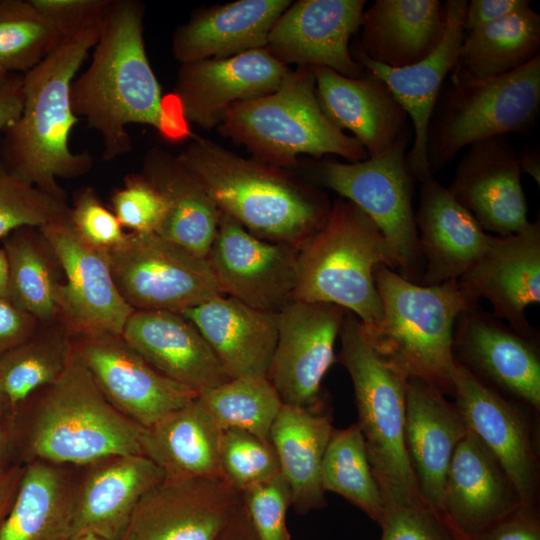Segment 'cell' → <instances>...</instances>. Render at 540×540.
I'll list each match as a JSON object with an SVG mask.
<instances>
[{
  "label": "cell",
  "instance_id": "6da1fadb",
  "mask_svg": "<svg viewBox=\"0 0 540 540\" xmlns=\"http://www.w3.org/2000/svg\"><path fill=\"white\" fill-rule=\"evenodd\" d=\"M144 5L111 0L86 70L71 84V105L103 143L102 158L113 160L132 150L130 124L160 133L163 99L143 39Z\"/></svg>",
  "mask_w": 540,
  "mask_h": 540
},
{
  "label": "cell",
  "instance_id": "7a4b0ae2",
  "mask_svg": "<svg viewBox=\"0 0 540 540\" xmlns=\"http://www.w3.org/2000/svg\"><path fill=\"white\" fill-rule=\"evenodd\" d=\"M178 157L221 213L260 239L299 247L329 216L326 194L287 169L243 158L199 136Z\"/></svg>",
  "mask_w": 540,
  "mask_h": 540
},
{
  "label": "cell",
  "instance_id": "3957f363",
  "mask_svg": "<svg viewBox=\"0 0 540 540\" xmlns=\"http://www.w3.org/2000/svg\"><path fill=\"white\" fill-rule=\"evenodd\" d=\"M100 28L101 24L64 39L23 75L22 112L0 141V157L12 173L57 197L66 198L57 178L82 176L94 164L88 152L70 149V133L78 122L70 92L76 73L99 39Z\"/></svg>",
  "mask_w": 540,
  "mask_h": 540
},
{
  "label": "cell",
  "instance_id": "277c9868",
  "mask_svg": "<svg viewBox=\"0 0 540 540\" xmlns=\"http://www.w3.org/2000/svg\"><path fill=\"white\" fill-rule=\"evenodd\" d=\"M374 278L382 317L376 327L364 328L373 348L405 378L453 394L454 325L461 311L478 302L464 295L457 279L423 286L385 265L376 267Z\"/></svg>",
  "mask_w": 540,
  "mask_h": 540
},
{
  "label": "cell",
  "instance_id": "5b68a950",
  "mask_svg": "<svg viewBox=\"0 0 540 540\" xmlns=\"http://www.w3.org/2000/svg\"><path fill=\"white\" fill-rule=\"evenodd\" d=\"M378 265L398 269L393 246L359 207L337 198L323 227L299 246L293 299L335 304L372 329L382 317Z\"/></svg>",
  "mask_w": 540,
  "mask_h": 540
},
{
  "label": "cell",
  "instance_id": "8992f818",
  "mask_svg": "<svg viewBox=\"0 0 540 540\" xmlns=\"http://www.w3.org/2000/svg\"><path fill=\"white\" fill-rule=\"evenodd\" d=\"M219 129L253 158L279 168L298 164L299 154L339 155L348 162L368 158L361 143L335 126L322 111L310 67L290 70L274 92L231 106Z\"/></svg>",
  "mask_w": 540,
  "mask_h": 540
},
{
  "label": "cell",
  "instance_id": "52a82bcc",
  "mask_svg": "<svg viewBox=\"0 0 540 540\" xmlns=\"http://www.w3.org/2000/svg\"><path fill=\"white\" fill-rule=\"evenodd\" d=\"M43 389L27 439L33 460L89 465L142 454L143 427L107 401L74 347L62 374Z\"/></svg>",
  "mask_w": 540,
  "mask_h": 540
},
{
  "label": "cell",
  "instance_id": "ba28073f",
  "mask_svg": "<svg viewBox=\"0 0 540 540\" xmlns=\"http://www.w3.org/2000/svg\"><path fill=\"white\" fill-rule=\"evenodd\" d=\"M339 361L348 371L368 459L385 511L425 504L404 443L407 378L373 348L361 321L347 311L339 332Z\"/></svg>",
  "mask_w": 540,
  "mask_h": 540
},
{
  "label": "cell",
  "instance_id": "9c48e42d",
  "mask_svg": "<svg viewBox=\"0 0 540 540\" xmlns=\"http://www.w3.org/2000/svg\"><path fill=\"white\" fill-rule=\"evenodd\" d=\"M540 111V55L510 73L477 78L453 68L442 84L427 129L432 175L463 148L510 133L529 134Z\"/></svg>",
  "mask_w": 540,
  "mask_h": 540
},
{
  "label": "cell",
  "instance_id": "30bf717a",
  "mask_svg": "<svg viewBox=\"0 0 540 540\" xmlns=\"http://www.w3.org/2000/svg\"><path fill=\"white\" fill-rule=\"evenodd\" d=\"M409 140L400 141L378 157L358 162H310L305 175L307 182L335 191L370 217L393 246L399 275L420 284L425 262L412 206L415 179L406 161Z\"/></svg>",
  "mask_w": 540,
  "mask_h": 540
},
{
  "label": "cell",
  "instance_id": "8fae6325",
  "mask_svg": "<svg viewBox=\"0 0 540 540\" xmlns=\"http://www.w3.org/2000/svg\"><path fill=\"white\" fill-rule=\"evenodd\" d=\"M114 282L134 310L182 312L224 295L206 258L155 232H129L109 249Z\"/></svg>",
  "mask_w": 540,
  "mask_h": 540
},
{
  "label": "cell",
  "instance_id": "7c38bea8",
  "mask_svg": "<svg viewBox=\"0 0 540 540\" xmlns=\"http://www.w3.org/2000/svg\"><path fill=\"white\" fill-rule=\"evenodd\" d=\"M61 266L64 282L58 293V318L72 336L121 335L134 309L113 279L108 250L84 241L68 212L40 228Z\"/></svg>",
  "mask_w": 540,
  "mask_h": 540
},
{
  "label": "cell",
  "instance_id": "4fadbf2b",
  "mask_svg": "<svg viewBox=\"0 0 540 540\" xmlns=\"http://www.w3.org/2000/svg\"><path fill=\"white\" fill-rule=\"evenodd\" d=\"M347 310L291 300L278 312V337L266 374L285 405L322 404L321 381L337 361L334 346Z\"/></svg>",
  "mask_w": 540,
  "mask_h": 540
},
{
  "label": "cell",
  "instance_id": "5bb4252c",
  "mask_svg": "<svg viewBox=\"0 0 540 540\" xmlns=\"http://www.w3.org/2000/svg\"><path fill=\"white\" fill-rule=\"evenodd\" d=\"M455 361L487 387L540 409L539 335L522 334L479 302L458 315L453 331Z\"/></svg>",
  "mask_w": 540,
  "mask_h": 540
},
{
  "label": "cell",
  "instance_id": "9a60e30c",
  "mask_svg": "<svg viewBox=\"0 0 540 540\" xmlns=\"http://www.w3.org/2000/svg\"><path fill=\"white\" fill-rule=\"evenodd\" d=\"M241 504L224 478H163L140 499L120 540H217Z\"/></svg>",
  "mask_w": 540,
  "mask_h": 540
},
{
  "label": "cell",
  "instance_id": "2e32d148",
  "mask_svg": "<svg viewBox=\"0 0 540 540\" xmlns=\"http://www.w3.org/2000/svg\"><path fill=\"white\" fill-rule=\"evenodd\" d=\"M73 347L107 401L143 428L199 395L153 368L121 335L81 334Z\"/></svg>",
  "mask_w": 540,
  "mask_h": 540
},
{
  "label": "cell",
  "instance_id": "e0dca14e",
  "mask_svg": "<svg viewBox=\"0 0 540 540\" xmlns=\"http://www.w3.org/2000/svg\"><path fill=\"white\" fill-rule=\"evenodd\" d=\"M299 247L260 239L221 213L207 257L222 293L265 312L293 300Z\"/></svg>",
  "mask_w": 540,
  "mask_h": 540
},
{
  "label": "cell",
  "instance_id": "ac0fdd59",
  "mask_svg": "<svg viewBox=\"0 0 540 540\" xmlns=\"http://www.w3.org/2000/svg\"><path fill=\"white\" fill-rule=\"evenodd\" d=\"M365 0H299L281 14L266 49L277 60L307 67H326L349 77L365 74L349 49L360 28Z\"/></svg>",
  "mask_w": 540,
  "mask_h": 540
},
{
  "label": "cell",
  "instance_id": "d6986e66",
  "mask_svg": "<svg viewBox=\"0 0 540 540\" xmlns=\"http://www.w3.org/2000/svg\"><path fill=\"white\" fill-rule=\"evenodd\" d=\"M457 281L466 297L474 302L487 299L492 313L514 330L537 334L525 309L540 303L539 219L519 232L491 235L482 255Z\"/></svg>",
  "mask_w": 540,
  "mask_h": 540
},
{
  "label": "cell",
  "instance_id": "ffe728a7",
  "mask_svg": "<svg viewBox=\"0 0 540 540\" xmlns=\"http://www.w3.org/2000/svg\"><path fill=\"white\" fill-rule=\"evenodd\" d=\"M290 70L266 48L185 63L178 70L175 95L188 122L210 129L234 104L277 90Z\"/></svg>",
  "mask_w": 540,
  "mask_h": 540
},
{
  "label": "cell",
  "instance_id": "44dd1931",
  "mask_svg": "<svg viewBox=\"0 0 540 540\" xmlns=\"http://www.w3.org/2000/svg\"><path fill=\"white\" fill-rule=\"evenodd\" d=\"M447 188L487 232L499 236L524 229L527 201L521 184L518 154L508 135L468 146Z\"/></svg>",
  "mask_w": 540,
  "mask_h": 540
},
{
  "label": "cell",
  "instance_id": "7402d4cb",
  "mask_svg": "<svg viewBox=\"0 0 540 540\" xmlns=\"http://www.w3.org/2000/svg\"><path fill=\"white\" fill-rule=\"evenodd\" d=\"M455 406L468 430L496 458L514 485L522 505H535L538 466L529 426L520 410L456 362Z\"/></svg>",
  "mask_w": 540,
  "mask_h": 540
},
{
  "label": "cell",
  "instance_id": "603a6c76",
  "mask_svg": "<svg viewBox=\"0 0 540 540\" xmlns=\"http://www.w3.org/2000/svg\"><path fill=\"white\" fill-rule=\"evenodd\" d=\"M466 0H448L447 28L438 47L422 61L400 68H392L372 61L355 49L351 54L366 71L382 79L413 125V145L406 161L414 179L420 183L433 177L430 172L426 143L430 116L443 82L456 65L465 36L463 19Z\"/></svg>",
  "mask_w": 540,
  "mask_h": 540
},
{
  "label": "cell",
  "instance_id": "cb8c5ba5",
  "mask_svg": "<svg viewBox=\"0 0 540 540\" xmlns=\"http://www.w3.org/2000/svg\"><path fill=\"white\" fill-rule=\"evenodd\" d=\"M319 105L339 129L353 133L368 157H378L411 138L408 115L385 82L366 71L349 78L326 67H310Z\"/></svg>",
  "mask_w": 540,
  "mask_h": 540
},
{
  "label": "cell",
  "instance_id": "d4e9b609",
  "mask_svg": "<svg viewBox=\"0 0 540 540\" xmlns=\"http://www.w3.org/2000/svg\"><path fill=\"white\" fill-rule=\"evenodd\" d=\"M164 478L143 454L107 457L89 464L77 483L67 538L93 534L120 540L143 495Z\"/></svg>",
  "mask_w": 540,
  "mask_h": 540
},
{
  "label": "cell",
  "instance_id": "484cf974",
  "mask_svg": "<svg viewBox=\"0 0 540 540\" xmlns=\"http://www.w3.org/2000/svg\"><path fill=\"white\" fill-rule=\"evenodd\" d=\"M521 505L496 458L470 431L457 444L447 472L443 515L465 538L491 528Z\"/></svg>",
  "mask_w": 540,
  "mask_h": 540
},
{
  "label": "cell",
  "instance_id": "4316f807",
  "mask_svg": "<svg viewBox=\"0 0 540 540\" xmlns=\"http://www.w3.org/2000/svg\"><path fill=\"white\" fill-rule=\"evenodd\" d=\"M444 394L419 379H407L404 443L423 502L443 515V496L452 454L468 432ZM444 516V515H443Z\"/></svg>",
  "mask_w": 540,
  "mask_h": 540
},
{
  "label": "cell",
  "instance_id": "83f0119b",
  "mask_svg": "<svg viewBox=\"0 0 540 540\" xmlns=\"http://www.w3.org/2000/svg\"><path fill=\"white\" fill-rule=\"evenodd\" d=\"M121 336L153 368L198 394L230 380L201 332L180 312L134 310Z\"/></svg>",
  "mask_w": 540,
  "mask_h": 540
},
{
  "label": "cell",
  "instance_id": "f1b7e54d",
  "mask_svg": "<svg viewBox=\"0 0 540 540\" xmlns=\"http://www.w3.org/2000/svg\"><path fill=\"white\" fill-rule=\"evenodd\" d=\"M415 223L425 262L423 286L458 279L482 255L491 238L433 177L421 183Z\"/></svg>",
  "mask_w": 540,
  "mask_h": 540
},
{
  "label": "cell",
  "instance_id": "f546056e",
  "mask_svg": "<svg viewBox=\"0 0 540 540\" xmlns=\"http://www.w3.org/2000/svg\"><path fill=\"white\" fill-rule=\"evenodd\" d=\"M180 313L198 328L230 379L266 377L278 337V313L225 295Z\"/></svg>",
  "mask_w": 540,
  "mask_h": 540
},
{
  "label": "cell",
  "instance_id": "4dcf8cb0",
  "mask_svg": "<svg viewBox=\"0 0 540 540\" xmlns=\"http://www.w3.org/2000/svg\"><path fill=\"white\" fill-rule=\"evenodd\" d=\"M289 0H238L207 8L179 26L172 54L180 64L220 59L265 48Z\"/></svg>",
  "mask_w": 540,
  "mask_h": 540
},
{
  "label": "cell",
  "instance_id": "1f68e13d",
  "mask_svg": "<svg viewBox=\"0 0 540 540\" xmlns=\"http://www.w3.org/2000/svg\"><path fill=\"white\" fill-rule=\"evenodd\" d=\"M360 44L372 61L400 68L418 63L441 43L447 28L439 0H376L363 11Z\"/></svg>",
  "mask_w": 540,
  "mask_h": 540
},
{
  "label": "cell",
  "instance_id": "d6a6232c",
  "mask_svg": "<svg viewBox=\"0 0 540 540\" xmlns=\"http://www.w3.org/2000/svg\"><path fill=\"white\" fill-rule=\"evenodd\" d=\"M164 197L160 236L206 258L217 234L221 211L178 156L158 148L144 156L141 173Z\"/></svg>",
  "mask_w": 540,
  "mask_h": 540
},
{
  "label": "cell",
  "instance_id": "836d02e7",
  "mask_svg": "<svg viewBox=\"0 0 540 540\" xmlns=\"http://www.w3.org/2000/svg\"><path fill=\"white\" fill-rule=\"evenodd\" d=\"M332 431L331 416L322 404H283L272 424L269 439L291 492V506L299 514L326 505L321 467Z\"/></svg>",
  "mask_w": 540,
  "mask_h": 540
},
{
  "label": "cell",
  "instance_id": "e575fe53",
  "mask_svg": "<svg viewBox=\"0 0 540 540\" xmlns=\"http://www.w3.org/2000/svg\"><path fill=\"white\" fill-rule=\"evenodd\" d=\"M221 433L197 396L143 428L141 451L162 470L164 478H224Z\"/></svg>",
  "mask_w": 540,
  "mask_h": 540
},
{
  "label": "cell",
  "instance_id": "d590c367",
  "mask_svg": "<svg viewBox=\"0 0 540 540\" xmlns=\"http://www.w3.org/2000/svg\"><path fill=\"white\" fill-rule=\"evenodd\" d=\"M76 487L60 465L30 462L23 467L11 506L0 523V540L67 538Z\"/></svg>",
  "mask_w": 540,
  "mask_h": 540
},
{
  "label": "cell",
  "instance_id": "8d00e7d4",
  "mask_svg": "<svg viewBox=\"0 0 540 540\" xmlns=\"http://www.w3.org/2000/svg\"><path fill=\"white\" fill-rule=\"evenodd\" d=\"M8 260V302L39 323L58 319L64 276L40 228L23 227L3 239Z\"/></svg>",
  "mask_w": 540,
  "mask_h": 540
},
{
  "label": "cell",
  "instance_id": "74e56055",
  "mask_svg": "<svg viewBox=\"0 0 540 540\" xmlns=\"http://www.w3.org/2000/svg\"><path fill=\"white\" fill-rule=\"evenodd\" d=\"M540 55V16L531 6L465 33L454 68L477 78L515 71Z\"/></svg>",
  "mask_w": 540,
  "mask_h": 540
},
{
  "label": "cell",
  "instance_id": "f35d334b",
  "mask_svg": "<svg viewBox=\"0 0 540 540\" xmlns=\"http://www.w3.org/2000/svg\"><path fill=\"white\" fill-rule=\"evenodd\" d=\"M73 351V336L58 318L40 323L25 341L0 356V391L15 408L35 391L52 384Z\"/></svg>",
  "mask_w": 540,
  "mask_h": 540
},
{
  "label": "cell",
  "instance_id": "ab89813d",
  "mask_svg": "<svg viewBox=\"0 0 540 540\" xmlns=\"http://www.w3.org/2000/svg\"><path fill=\"white\" fill-rule=\"evenodd\" d=\"M321 484L324 492L342 496L379 526L382 524L385 504L357 423L345 429L333 428L322 461Z\"/></svg>",
  "mask_w": 540,
  "mask_h": 540
},
{
  "label": "cell",
  "instance_id": "60d3db41",
  "mask_svg": "<svg viewBox=\"0 0 540 540\" xmlns=\"http://www.w3.org/2000/svg\"><path fill=\"white\" fill-rule=\"evenodd\" d=\"M199 400L222 429L236 428L269 440L283 403L267 377H240L206 390Z\"/></svg>",
  "mask_w": 540,
  "mask_h": 540
},
{
  "label": "cell",
  "instance_id": "b9f144b4",
  "mask_svg": "<svg viewBox=\"0 0 540 540\" xmlns=\"http://www.w3.org/2000/svg\"><path fill=\"white\" fill-rule=\"evenodd\" d=\"M63 40L55 26L30 0H0L1 70L24 75Z\"/></svg>",
  "mask_w": 540,
  "mask_h": 540
},
{
  "label": "cell",
  "instance_id": "7bdbcfd3",
  "mask_svg": "<svg viewBox=\"0 0 540 540\" xmlns=\"http://www.w3.org/2000/svg\"><path fill=\"white\" fill-rule=\"evenodd\" d=\"M68 210L66 198L22 180L0 157V239L23 227L41 228Z\"/></svg>",
  "mask_w": 540,
  "mask_h": 540
},
{
  "label": "cell",
  "instance_id": "ee69618b",
  "mask_svg": "<svg viewBox=\"0 0 540 540\" xmlns=\"http://www.w3.org/2000/svg\"><path fill=\"white\" fill-rule=\"evenodd\" d=\"M219 452L224 478L239 493L280 473L272 443L248 431L236 428L222 430Z\"/></svg>",
  "mask_w": 540,
  "mask_h": 540
},
{
  "label": "cell",
  "instance_id": "f6af8a7d",
  "mask_svg": "<svg viewBox=\"0 0 540 540\" xmlns=\"http://www.w3.org/2000/svg\"><path fill=\"white\" fill-rule=\"evenodd\" d=\"M240 494L256 540H291L286 524L291 492L281 472Z\"/></svg>",
  "mask_w": 540,
  "mask_h": 540
},
{
  "label": "cell",
  "instance_id": "bcb514c9",
  "mask_svg": "<svg viewBox=\"0 0 540 540\" xmlns=\"http://www.w3.org/2000/svg\"><path fill=\"white\" fill-rule=\"evenodd\" d=\"M112 212L131 232H157L167 210L161 193L142 175L128 174L111 196Z\"/></svg>",
  "mask_w": 540,
  "mask_h": 540
},
{
  "label": "cell",
  "instance_id": "7dc6e473",
  "mask_svg": "<svg viewBox=\"0 0 540 540\" xmlns=\"http://www.w3.org/2000/svg\"><path fill=\"white\" fill-rule=\"evenodd\" d=\"M68 217L76 233L95 247L109 250L125 239L123 226L92 187H83L75 194Z\"/></svg>",
  "mask_w": 540,
  "mask_h": 540
},
{
  "label": "cell",
  "instance_id": "c3c4849f",
  "mask_svg": "<svg viewBox=\"0 0 540 540\" xmlns=\"http://www.w3.org/2000/svg\"><path fill=\"white\" fill-rule=\"evenodd\" d=\"M380 540H468L426 504L386 509Z\"/></svg>",
  "mask_w": 540,
  "mask_h": 540
},
{
  "label": "cell",
  "instance_id": "681fc988",
  "mask_svg": "<svg viewBox=\"0 0 540 540\" xmlns=\"http://www.w3.org/2000/svg\"><path fill=\"white\" fill-rule=\"evenodd\" d=\"M31 4L62 35L73 37L80 31L100 25L111 0H30Z\"/></svg>",
  "mask_w": 540,
  "mask_h": 540
},
{
  "label": "cell",
  "instance_id": "f907efd6",
  "mask_svg": "<svg viewBox=\"0 0 540 540\" xmlns=\"http://www.w3.org/2000/svg\"><path fill=\"white\" fill-rule=\"evenodd\" d=\"M473 540H540V517L536 504H521L513 513Z\"/></svg>",
  "mask_w": 540,
  "mask_h": 540
},
{
  "label": "cell",
  "instance_id": "816d5d0a",
  "mask_svg": "<svg viewBox=\"0 0 540 540\" xmlns=\"http://www.w3.org/2000/svg\"><path fill=\"white\" fill-rule=\"evenodd\" d=\"M530 3L528 0H471L467 2L464 14V32L497 22L530 7Z\"/></svg>",
  "mask_w": 540,
  "mask_h": 540
},
{
  "label": "cell",
  "instance_id": "f5cc1de1",
  "mask_svg": "<svg viewBox=\"0 0 540 540\" xmlns=\"http://www.w3.org/2000/svg\"><path fill=\"white\" fill-rule=\"evenodd\" d=\"M40 323L7 301H0V356L25 341Z\"/></svg>",
  "mask_w": 540,
  "mask_h": 540
},
{
  "label": "cell",
  "instance_id": "db71d44e",
  "mask_svg": "<svg viewBox=\"0 0 540 540\" xmlns=\"http://www.w3.org/2000/svg\"><path fill=\"white\" fill-rule=\"evenodd\" d=\"M23 105V75L9 73L0 80V133L18 119Z\"/></svg>",
  "mask_w": 540,
  "mask_h": 540
},
{
  "label": "cell",
  "instance_id": "11a10c76",
  "mask_svg": "<svg viewBox=\"0 0 540 540\" xmlns=\"http://www.w3.org/2000/svg\"><path fill=\"white\" fill-rule=\"evenodd\" d=\"M22 472L23 468L12 466L0 473V523L11 506Z\"/></svg>",
  "mask_w": 540,
  "mask_h": 540
},
{
  "label": "cell",
  "instance_id": "9f6ffc18",
  "mask_svg": "<svg viewBox=\"0 0 540 540\" xmlns=\"http://www.w3.org/2000/svg\"><path fill=\"white\" fill-rule=\"evenodd\" d=\"M217 540H256L243 503Z\"/></svg>",
  "mask_w": 540,
  "mask_h": 540
},
{
  "label": "cell",
  "instance_id": "6f0895ef",
  "mask_svg": "<svg viewBox=\"0 0 540 540\" xmlns=\"http://www.w3.org/2000/svg\"><path fill=\"white\" fill-rule=\"evenodd\" d=\"M521 173L530 175L540 184V154L536 146H528L517 152Z\"/></svg>",
  "mask_w": 540,
  "mask_h": 540
},
{
  "label": "cell",
  "instance_id": "680465c9",
  "mask_svg": "<svg viewBox=\"0 0 540 540\" xmlns=\"http://www.w3.org/2000/svg\"><path fill=\"white\" fill-rule=\"evenodd\" d=\"M0 301L8 302V260L3 247L0 248Z\"/></svg>",
  "mask_w": 540,
  "mask_h": 540
},
{
  "label": "cell",
  "instance_id": "91938a15",
  "mask_svg": "<svg viewBox=\"0 0 540 540\" xmlns=\"http://www.w3.org/2000/svg\"><path fill=\"white\" fill-rule=\"evenodd\" d=\"M8 438L5 431L0 427V473L6 469L4 468V460L7 451Z\"/></svg>",
  "mask_w": 540,
  "mask_h": 540
},
{
  "label": "cell",
  "instance_id": "94428289",
  "mask_svg": "<svg viewBox=\"0 0 540 540\" xmlns=\"http://www.w3.org/2000/svg\"><path fill=\"white\" fill-rule=\"evenodd\" d=\"M61 540H105V539L95 536L93 534H84V535L71 537V538H63Z\"/></svg>",
  "mask_w": 540,
  "mask_h": 540
},
{
  "label": "cell",
  "instance_id": "6125c7cd",
  "mask_svg": "<svg viewBox=\"0 0 540 540\" xmlns=\"http://www.w3.org/2000/svg\"><path fill=\"white\" fill-rule=\"evenodd\" d=\"M7 405L6 404V401L0 391V427H1V420H2V416H3V411H4V406Z\"/></svg>",
  "mask_w": 540,
  "mask_h": 540
},
{
  "label": "cell",
  "instance_id": "be15d7a7",
  "mask_svg": "<svg viewBox=\"0 0 540 540\" xmlns=\"http://www.w3.org/2000/svg\"><path fill=\"white\" fill-rule=\"evenodd\" d=\"M7 74H9V73H7V72L0 69V80H2Z\"/></svg>",
  "mask_w": 540,
  "mask_h": 540
}]
</instances>
